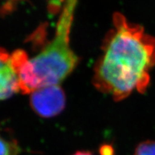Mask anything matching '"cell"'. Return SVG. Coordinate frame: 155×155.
Listing matches in <instances>:
<instances>
[{
  "mask_svg": "<svg viewBox=\"0 0 155 155\" xmlns=\"http://www.w3.org/2000/svg\"><path fill=\"white\" fill-rule=\"evenodd\" d=\"M113 22L94 68L93 84L119 101L148 88L150 72L155 65V38L119 12L114 14Z\"/></svg>",
  "mask_w": 155,
  "mask_h": 155,
  "instance_id": "1",
  "label": "cell"
},
{
  "mask_svg": "<svg viewBox=\"0 0 155 155\" xmlns=\"http://www.w3.org/2000/svg\"><path fill=\"white\" fill-rule=\"evenodd\" d=\"M73 155H94V154H92V153L90 152H87V151H78V152H75V154H73Z\"/></svg>",
  "mask_w": 155,
  "mask_h": 155,
  "instance_id": "8",
  "label": "cell"
},
{
  "mask_svg": "<svg viewBox=\"0 0 155 155\" xmlns=\"http://www.w3.org/2000/svg\"><path fill=\"white\" fill-rule=\"evenodd\" d=\"M134 155H155V141H146L137 146Z\"/></svg>",
  "mask_w": 155,
  "mask_h": 155,
  "instance_id": "6",
  "label": "cell"
},
{
  "mask_svg": "<svg viewBox=\"0 0 155 155\" xmlns=\"http://www.w3.org/2000/svg\"><path fill=\"white\" fill-rule=\"evenodd\" d=\"M22 149L16 139L7 138L0 134V155H18Z\"/></svg>",
  "mask_w": 155,
  "mask_h": 155,
  "instance_id": "5",
  "label": "cell"
},
{
  "mask_svg": "<svg viewBox=\"0 0 155 155\" xmlns=\"http://www.w3.org/2000/svg\"><path fill=\"white\" fill-rule=\"evenodd\" d=\"M20 92L17 73L7 50L0 48V100L10 98Z\"/></svg>",
  "mask_w": 155,
  "mask_h": 155,
  "instance_id": "4",
  "label": "cell"
},
{
  "mask_svg": "<svg viewBox=\"0 0 155 155\" xmlns=\"http://www.w3.org/2000/svg\"><path fill=\"white\" fill-rule=\"evenodd\" d=\"M76 0H68L57 24L55 35L32 58L23 50L11 54L22 94L43 87L59 86L73 72L79 59L70 45V33Z\"/></svg>",
  "mask_w": 155,
  "mask_h": 155,
  "instance_id": "2",
  "label": "cell"
},
{
  "mask_svg": "<svg viewBox=\"0 0 155 155\" xmlns=\"http://www.w3.org/2000/svg\"><path fill=\"white\" fill-rule=\"evenodd\" d=\"M101 155H113L114 150L109 145H104L101 150Z\"/></svg>",
  "mask_w": 155,
  "mask_h": 155,
  "instance_id": "7",
  "label": "cell"
},
{
  "mask_svg": "<svg viewBox=\"0 0 155 155\" xmlns=\"http://www.w3.org/2000/svg\"><path fill=\"white\" fill-rule=\"evenodd\" d=\"M30 106L41 117L51 118L63 111L66 97L60 86H51L39 88L30 94Z\"/></svg>",
  "mask_w": 155,
  "mask_h": 155,
  "instance_id": "3",
  "label": "cell"
}]
</instances>
